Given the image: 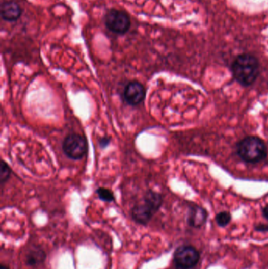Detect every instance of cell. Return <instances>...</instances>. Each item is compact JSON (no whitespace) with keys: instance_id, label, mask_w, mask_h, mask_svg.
I'll return each instance as SVG.
<instances>
[{"instance_id":"6da1fadb","label":"cell","mask_w":268,"mask_h":269,"mask_svg":"<svg viewBox=\"0 0 268 269\" xmlns=\"http://www.w3.org/2000/svg\"><path fill=\"white\" fill-rule=\"evenodd\" d=\"M230 70L236 82L244 87L253 85L260 74V62L250 53H242L236 57Z\"/></svg>"},{"instance_id":"7a4b0ae2","label":"cell","mask_w":268,"mask_h":269,"mask_svg":"<svg viewBox=\"0 0 268 269\" xmlns=\"http://www.w3.org/2000/svg\"><path fill=\"white\" fill-rule=\"evenodd\" d=\"M163 203V197L158 192L147 191L143 199L131 210L133 221L143 226L147 225Z\"/></svg>"},{"instance_id":"3957f363","label":"cell","mask_w":268,"mask_h":269,"mask_svg":"<svg viewBox=\"0 0 268 269\" xmlns=\"http://www.w3.org/2000/svg\"><path fill=\"white\" fill-rule=\"evenodd\" d=\"M237 155L245 163H260L267 156V147L263 140L256 137H247L239 142L236 147Z\"/></svg>"},{"instance_id":"277c9868","label":"cell","mask_w":268,"mask_h":269,"mask_svg":"<svg viewBox=\"0 0 268 269\" xmlns=\"http://www.w3.org/2000/svg\"><path fill=\"white\" fill-rule=\"evenodd\" d=\"M88 142L82 134L71 133L62 142V150L72 160H81L88 153Z\"/></svg>"},{"instance_id":"5b68a950","label":"cell","mask_w":268,"mask_h":269,"mask_svg":"<svg viewBox=\"0 0 268 269\" xmlns=\"http://www.w3.org/2000/svg\"><path fill=\"white\" fill-rule=\"evenodd\" d=\"M104 24L110 32L117 35H124L131 28V19L124 11L110 9L105 13Z\"/></svg>"},{"instance_id":"8992f818","label":"cell","mask_w":268,"mask_h":269,"mask_svg":"<svg viewBox=\"0 0 268 269\" xmlns=\"http://www.w3.org/2000/svg\"><path fill=\"white\" fill-rule=\"evenodd\" d=\"M199 251L195 247L182 245L178 247L174 253L173 260L176 269H191L200 261Z\"/></svg>"},{"instance_id":"52a82bcc","label":"cell","mask_w":268,"mask_h":269,"mask_svg":"<svg viewBox=\"0 0 268 269\" xmlns=\"http://www.w3.org/2000/svg\"><path fill=\"white\" fill-rule=\"evenodd\" d=\"M146 88L137 80L128 82L124 87L123 98L127 105L136 106L141 104L146 98Z\"/></svg>"},{"instance_id":"ba28073f","label":"cell","mask_w":268,"mask_h":269,"mask_svg":"<svg viewBox=\"0 0 268 269\" xmlns=\"http://www.w3.org/2000/svg\"><path fill=\"white\" fill-rule=\"evenodd\" d=\"M0 14L4 21L14 22L20 19L22 14V9L19 4L14 1H6L1 5Z\"/></svg>"},{"instance_id":"9c48e42d","label":"cell","mask_w":268,"mask_h":269,"mask_svg":"<svg viewBox=\"0 0 268 269\" xmlns=\"http://www.w3.org/2000/svg\"><path fill=\"white\" fill-rule=\"evenodd\" d=\"M208 218L206 209L199 205H192L188 212L187 223L190 226L195 228H200L205 225Z\"/></svg>"},{"instance_id":"30bf717a","label":"cell","mask_w":268,"mask_h":269,"mask_svg":"<svg viewBox=\"0 0 268 269\" xmlns=\"http://www.w3.org/2000/svg\"><path fill=\"white\" fill-rule=\"evenodd\" d=\"M47 254L45 253L44 250L40 247L34 246L31 247L25 254L24 262L26 265L30 267H36L43 264L46 261Z\"/></svg>"},{"instance_id":"8fae6325","label":"cell","mask_w":268,"mask_h":269,"mask_svg":"<svg viewBox=\"0 0 268 269\" xmlns=\"http://www.w3.org/2000/svg\"><path fill=\"white\" fill-rule=\"evenodd\" d=\"M95 192H96L100 200L105 202H113L115 201L114 193H113L112 191L110 190L108 188L98 187Z\"/></svg>"},{"instance_id":"7c38bea8","label":"cell","mask_w":268,"mask_h":269,"mask_svg":"<svg viewBox=\"0 0 268 269\" xmlns=\"http://www.w3.org/2000/svg\"><path fill=\"white\" fill-rule=\"evenodd\" d=\"M11 175V169L5 160H1L0 164V184L4 186Z\"/></svg>"},{"instance_id":"4fadbf2b","label":"cell","mask_w":268,"mask_h":269,"mask_svg":"<svg viewBox=\"0 0 268 269\" xmlns=\"http://www.w3.org/2000/svg\"><path fill=\"white\" fill-rule=\"evenodd\" d=\"M231 219H232L231 214L227 212V211H222L216 216L217 224H218L219 226L222 227V228L227 226L230 224V221H231Z\"/></svg>"},{"instance_id":"5bb4252c","label":"cell","mask_w":268,"mask_h":269,"mask_svg":"<svg viewBox=\"0 0 268 269\" xmlns=\"http://www.w3.org/2000/svg\"><path fill=\"white\" fill-rule=\"evenodd\" d=\"M110 142H111V140H110V137H102V138H101V140H99V147H101V149L106 148V147H108L109 145H110Z\"/></svg>"},{"instance_id":"9a60e30c","label":"cell","mask_w":268,"mask_h":269,"mask_svg":"<svg viewBox=\"0 0 268 269\" xmlns=\"http://www.w3.org/2000/svg\"><path fill=\"white\" fill-rule=\"evenodd\" d=\"M255 230L260 232H268V224H259L255 226Z\"/></svg>"},{"instance_id":"2e32d148","label":"cell","mask_w":268,"mask_h":269,"mask_svg":"<svg viewBox=\"0 0 268 269\" xmlns=\"http://www.w3.org/2000/svg\"><path fill=\"white\" fill-rule=\"evenodd\" d=\"M262 214H263V218L268 221V204L265 205L264 207L262 209Z\"/></svg>"},{"instance_id":"e0dca14e","label":"cell","mask_w":268,"mask_h":269,"mask_svg":"<svg viewBox=\"0 0 268 269\" xmlns=\"http://www.w3.org/2000/svg\"><path fill=\"white\" fill-rule=\"evenodd\" d=\"M0 269H10L8 267H7V266L4 265V264H2V265L0 266Z\"/></svg>"}]
</instances>
